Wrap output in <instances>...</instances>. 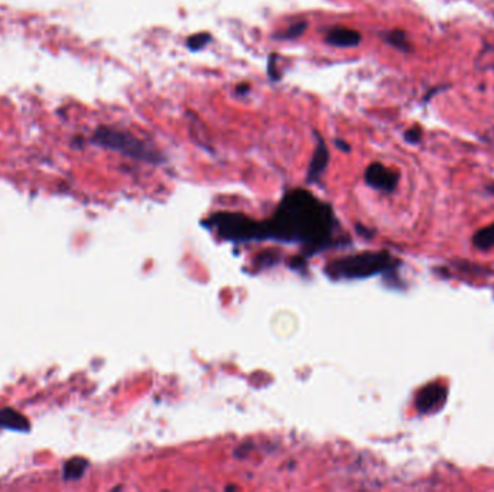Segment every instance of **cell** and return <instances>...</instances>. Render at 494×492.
Wrapping results in <instances>:
<instances>
[{
	"label": "cell",
	"mask_w": 494,
	"mask_h": 492,
	"mask_svg": "<svg viewBox=\"0 0 494 492\" xmlns=\"http://www.w3.org/2000/svg\"><path fill=\"white\" fill-rule=\"evenodd\" d=\"M393 263V257L386 251L362 253L331 264L328 272L337 277H367L391 269Z\"/></svg>",
	"instance_id": "obj_3"
},
{
	"label": "cell",
	"mask_w": 494,
	"mask_h": 492,
	"mask_svg": "<svg viewBox=\"0 0 494 492\" xmlns=\"http://www.w3.org/2000/svg\"><path fill=\"white\" fill-rule=\"evenodd\" d=\"M0 428L12 430H28L29 422L25 419V416L19 415L18 411L12 409H3L0 410Z\"/></svg>",
	"instance_id": "obj_7"
},
{
	"label": "cell",
	"mask_w": 494,
	"mask_h": 492,
	"mask_svg": "<svg viewBox=\"0 0 494 492\" xmlns=\"http://www.w3.org/2000/svg\"><path fill=\"white\" fill-rule=\"evenodd\" d=\"M384 39L387 42H389L391 45H393L395 48L400 49V51H405V52H409L410 51V44L408 42V38L405 35V32L402 31H392V32H387Z\"/></svg>",
	"instance_id": "obj_11"
},
{
	"label": "cell",
	"mask_w": 494,
	"mask_h": 492,
	"mask_svg": "<svg viewBox=\"0 0 494 492\" xmlns=\"http://www.w3.org/2000/svg\"><path fill=\"white\" fill-rule=\"evenodd\" d=\"M325 41L332 47L350 48V47H356L362 42V35H360V32H357L354 29L336 28V29H331L327 34Z\"/></svg>",
	"instance_id": "obj_6"
},
{
	"label": "cell",
	"mask_w": 494,
	"mask_h": 492,
	"mask_svg": "<svg viewBox=\"0 0 494 492\" xmlns=\"http://www.w3.org/2000/svg\"><path fill=\"white\" fill-rule=\"evenodd\" d=\"M405 139L409 143H419L422 139V130L419 127H413L405 133Z\"/></svg>",
	"instance_id": "obj_14"
},
{
	"label": "cell",
	"mask_w": 494,
	"mask_h": 492,
	"mask_svg": "<svg viewBox=\"0 0 494 492\" xmlns=\"http://www.w3.org/2000/svg\"><path fill=\"white\" fill-rule=\"evenodd\" d=\"M330 207L306 191H292L280 204L271 227L259 229V237L273 235L279 240L318 242L330 235Z\"/></svg>",
	"instance_id": "obj_1"
},
{
	"label": "cell",
	"mask_w": 494,
	"mask_h": 492,
	"mask_svg": "<svg viewBox=\"0 0 494 492\" xmlns=\"http://www.w3.org/2000/svg\"><path fill=\"white\" fill-rule=\"evenodd\" d=\"M87 467H88L87 461H84L82 458L71 459L65 463L64 478L65 480H78V478H82L84 475Z\"/></svg>",
	"instance_id": "obj_10"
},
{
	"label": "cell",
	"mask_w": 494,
	"mask_h": 492,
	"mask_svg": "<svg viewBox=\"0 0 494 492\" xmlns=\"http://www.w3.org/2000/svg\"><path fill=\"white\" fill-rule=\"evenodd\" d=\"M365 179H366L367 185L371 186V188L384 191V192H392V191H395L396 185H397L399 174L389 168L383 166L382 164H371L366 169Z\"/></svg>",
	"instance_id": "obj_5"
},
{
	"label": "cell",
	"mask_w": 494,
	"mask_h": 492,
	"mask_svg": "<svg viewBox=\"0 0 494 492\" xmlns=\"http://www.w3.org/2000/svg\"><path fill=\"white\" fill-rule=\"evenodd\" d=\"M305 28H306V23H305V22H299V23H297V25L291 26V28H289L282 36H280V38H284V39L298 38V36L305 31Z\"/></svg>",
	"instance_id": "obj_13"
},
{
	"label": "cell",
	"mask_w": 494,
	"mask_h": 492,
	"mask_svg": "<svg viewBox=\"0 0 494 492\" xmlns=\"http://www.w3.org/2000/svg\"><path fill=\"white\" fill-rule=\"evenodd\" d=\"M95 142L103 146V148L117 151L129 157L139 159V161H145L149 164H159L162 161V157L159 156V153L155 152L152 148H149L148 144L136 139L135 136H132L130 133L122 130L100 127L95 133Z\"/></svg>",
	"instance_id": "obj_2"
},
{
	"label": "cell",
	"mask_w": 494,
	"mask_h": 492,
	"mask_svg": "<svg viewBox=\"0 0 494 492\" xmlns=\"http://www.w3.org/2000/svg\"><path fill=\"white\" fill-rule=\"evenodd\" d=\"M327 162H328V153H327V149H325V144L321 140H319L318 149L315 151V155L312 157V162H311V166H310V170H308V181L310 182H314L315 179H318L319 175L323 174V170L327 166Z\"/></svg>",
	"instance_id": "obj_8"
},
{
	"label": "cell",
	"mask_w": 494,
	"mask_h": 492,
	"mask_svg": "<svg viewBox=\"0 0 494 492\" xmlns=\"http://www.w3.org/2000/svg\"><path fill=\"white\" fill-rule=\"evenodd\" d=\"M211 41V36L208 34H203V35H195V36H191L188 39V42H186V45H188V48L191 51H198L204 48L208 42Z\"/></svg>",
	"instance_id": "obj_12"
},
{
	"label": "cell",
	"mask_w": 494,
	"mask_h": 492,
	"mask_svg": "<svg viewBox=\"0 0 494 492\" xmlns=\"http://www.w3.org/2000/svg\"><path fill=\"white\" fill-rule=\"evenodd\" d=\"M473 244L480 250H490L494 247V224L478 230L473 235Z\"/></svg>",
	"instance_id": "obj_9"
},
{
	"label": "cell",
	"mask_w": 494,
	"mask_h": 492,
	"mask_svg": "<svg viewBox=\"0 0 494 492\" xmlns=\"http://www.w3.org/2000/svg\"><path fill=\"white\" fill-rule=\"evenodd\" d=\"M448 397V390L444 384L431 383L422 387L415 397V407L419 413H434L444 407Z\"/></svg>",
	"instance_id": "obj_4"
},
{
	"label": "cell",
	"mask_w": 494,
	"mask_h": 492,
	"mask_svg": "<svg viewBox=\"0 0 494 492\" xmlns=\"http://www.w3.org/2000/svg\"><path fill=\"white\" fill-rule=\"evenodd\" d=\"M336 144L338 146V148H343L345 152H349V151H350V146H349V144H345L344 142H341V140H338V139L336 140Z\"/></svg>",
	"instance_id": "obj_15"
}]
</instances>
